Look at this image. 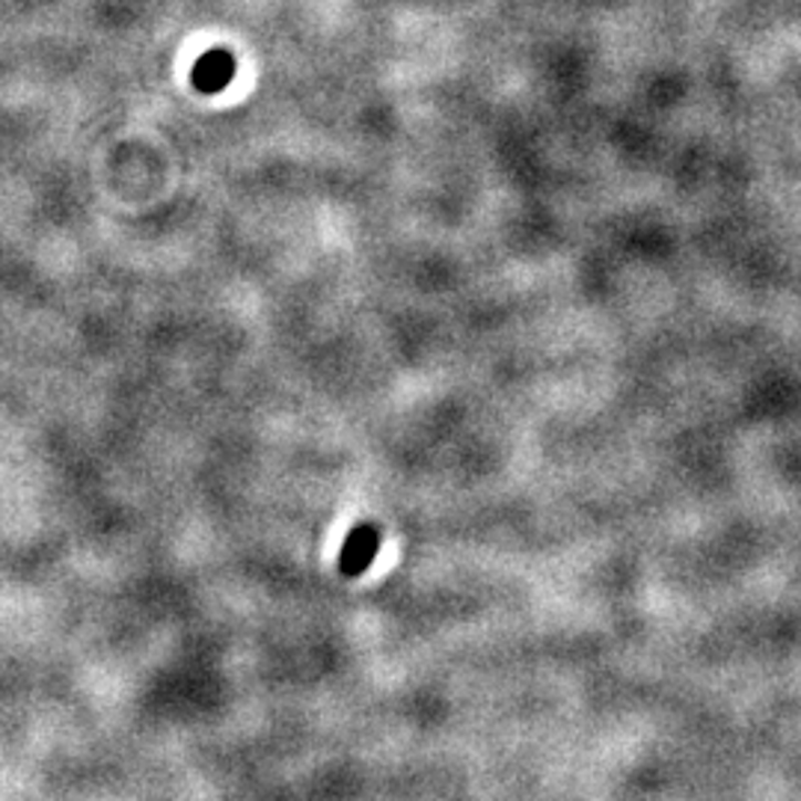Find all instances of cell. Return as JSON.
I'll return each mask as SVG.
<instances>
[{"label": "cell", "instance_id": "2", "mask_svg": "<svg viewBox=\"0 0 801 801\" xmlns=\"http://www.w3.org/2000/svg\"><path fill=\"white\" fill-rule=\"evenodd\" d=\"M235 75V60L229 51H208L199 63L194 65V86L202 93H220L229 86Z\"/></svg>", "mask_w": 801, "mask_h": 801}, {"label": "cell", "instance_id": "1", "mask_svg": "<svg viewBox=\"0 0 801 801\" xmlns=\"http://www.w3.org/2000/svg\"><path fill=\"white\" fill-rule=\"evenodd\" d=\"M381 550V531L374 522H356L354 531L347 534V541L342 543V555H339V568L351 579L372 568Z\"/></svg>", "mask_w": 801, "mask_h": 801}]
</instances>
